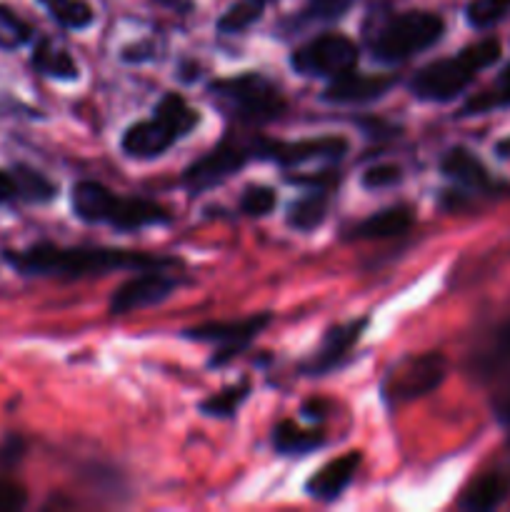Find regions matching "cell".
<instances>
[{"mask_svg": "<svg viewBox=\"0 0 510 512\" xmlns=\"http://www.w3.org/2000/svg\"><path fill=\"white\" fill-rule=\"evenodd\" d=\"M353 3L355 0H308L303 15L310 20H335L345 15Z\"/></svg>", "mask_w": 510, "mask_h": 512, "instance_id": "cell-32", "label": "cell"}, {"mask_svg": "<svg viewBox=\"0 0 510 512\" xmlns=\"http://www.w3.org/2000/svg\"><path fill=\"white\" fill-rule=\"evenodd\" d=\"M393 85V78L390 75H363L348 70V73L338 75V78L330 80V85L325 88L323 100L338 105H360L370 103L375 98H383L385 93Z\"/></svg>", "mask_w": 510, "mask_h": 512, "instance_id": "cell-15", "label": "cell"}, {"mask_svg": "<svg viewBox=\"0 0 510 512\" xmlns=\"http://www.w3.org/2000/svg\"><path fill=\"white\" fill-rule=\"evenodd\" d=\"M5 263L20 275L38 278H85V275H105L115 270H165L175 268L178 260L168 255H153L145 250L108 248V245H55L35 243L25 250H5Z\"/></svg>", "mask_w": 510, "mask_h": 512, "instance_id": "cell-1", "label": "cell"}, {"mask_svg": "<svg viewBox=\"0 0 510 512\" xmlns=\"http://www.w3.org/2000/svg\"><path fill=\"white\" fill-rule=\"evenodd\" d=\"M325 410H328V403L320 398H313V400H308L303 408H300V413H303V418H308V420H323Z\"/></svg>", "mask_w": 510, "mask_h": 512, "instance_id": "cell-36", "label": "cell"}, {"mask_svg": "<svg viewBox=\"0 0 510 512\" xmlns=\"http://www.w3.org/2000/svg\"><path fill=\"white\" fill-rule=\"evenodd\" d=\"M160 5H165V8L175 10V13H188L190 8H193V0H158Z\"/></svg>", "mask_w": 510, "mask_h": 512, "instance_id": "cell-37", "label": "cell"}, {"mask_svg": "<svg viewBox=\"0 0 510 512\" xmlns=\"http://www.w3.org/2000/svg\"><path fill=\"white\" fill-rule=\"evenodd\" d=\"M348 153V140L343 138H315V140H258V160H270L280 168L290 170L305 163H335Z\"/></svg>", "mask_w": 510, "mask_h": 512, "instance_id": "cell-11", "label": "cell"}, {"mask_svg": "<svg viewBox=\"0 0 510 512\" xmlns=\"http://www.w3.org/2000/svg\"><path fill=\"white\" fill-rule=\"evenodd\" d=\"M403 180V170L393 163H383V165H373L363 173V188L368 190H383V188H393Z\"/></svg>", "mask_w": 510, "mask_h": 512, "instance_id": "cell-31", "label": "cell"}, {"mask_svg": "<svg viewBox=\"0 0 510 512\" xmlns=\"http://www.w3.org/2000/svg\"><path fill=\"white\" fill-rule=\"evenodd\" d=\"M270 323H273V315L258 313L243 320H218V323L195 325V328H185L180 335L185 340H193V343L213 345L208 365L210 368H225L230 360L245 353Z\"/></svg>", "mask_w": 510, "mask_h": 512, "instance_id": "cell-9", "label": "cell"}, {"mask_svg": "<svg viewBox=\"0 0 510 512\" xmlns=\"http://www.w3.org/2000/svg\"><path fill=\"white\" fill-rule=\"evenodd\" d=\"M445 375H448V360L443 353L433 350V353L413 355L388 370L380 385V395L388 408H400L435 393L443 385Z\"/></svg>", "mask_w": 510, "mask_h": 512, "instance_id": "cell-7", "label": "cell"}, {"mask_svg": "<svg viewBox=\"0 0 510 512\" xmlns=\"http://www.w3.org/2000/svg\"><path fill=\"white\" fill-rule=\"evenodd\" d=\"M263 3H265V0H263Z\"/></svg>", "mask_w": 510, "mask_h": 512, "instance_id": "cell-40", "label": "cell"}, {"mask_svg": "<svg viewBox=\"0 0 510 512\" xmlns=\"http://www.w3.org/2000/svg\"><path fill=\"white\" fill-rule=\"evenodd\" d=\"M263 8H265L263 0H240V3H235L233 8L225 10L223 18L218 20V30L225 35L243 33V30H248L250 25L258 23L260 15H263Z\"/></svg>", "mask_w": 510, "mask_h": 512, "instance_id": "cell-26", "label": "cell"}, {"mask_svg": "<svg viewBox=\"0 0 510 512\" xmlns=\"http://www.w3.org/2000/svg\"><path fill=\"white\" fill-rule=\"evenodd\" d=\"M445 33V20L430 10H408L393 15L370 40V53L378 63H403L433 48Z\"/></svg>", "mask_w": 510, "mask_h": 512, "instance_id": "cell-6", "label": "cell"}, {"mask_svg": "<svg viewBox=\"0 0 510 512\" xmlns=\"http://www.w3.org/2000/svg\"><path fill=\"white\" fill-rule=\"evenodd\" d=\"M213 103L243 125H265L285 113V100L278 85L260 73H243L235 78H220L208 85Z\"/></svg>", "mask_w": 510, "mask_h": 512, "instance_id": "cell-5", "label": "cell"}, {"mask_svg": "<svg viewBox=\"0 0 510 512\" xmlns=\"http://www.w3.org/2000/svg\"><path fill=\"white\" fill-rule=\"evenodd\" d=\"M45 10L50 13V18L60 25V28L68 30H85L93 25L95 13L85 0H38Z\"/></svg>", "mask_w": 510, "mask_h": 512, "instance_id": "cell-25", "label": "cell"}, {"mask_svg": "<svg viewBox=\"0 0 510 512\" xmlns=\"http://www.w3.org/2000/svg\"><path fill=\"white\" fill-rule=\"evenodd\" d=\"M325 443L323 430H303L293 420H280L273 428V448L280 455H308Z\"/></svg>", "mask_w": 510, "mask_h": 512, "instance_id": "cell-18", "label": "cell"}, {"mask_svg": "<svg viewBox=\"0 0 510 512\" xmlns=\"http://www.w3.org/2000/svg\"><path fill=\"white\" fill-rule=\"evenodd\" d=\"M18 198V188H15V178L10 170H0V205L10 203Z\"/></svg>", "mask_w": 510, "mask_h": 512, "instance_id": "cell-35", "label": "cell"}, {"mask_svg": "<svg viewBox=\"0 0 510 512\" xmlns=\"http://www.w3.org/2000/svg\"><path fill=\"white\" fill-rule=\"evenodd\" d=\"M360 468V453H345L340 458L325 463L313 478L305 483V493L320 503H333L335 498L343 495V490L353 483L355 473Z\"/></svg>", "mask_w": 510, "mask_h": 512, "instance_id": "cell-16", "label": "cell"}, {"mask_svg": "<svg viewBox=\"0 0 510 512\" xmlns=\"http://www.w3.org/2000/svg\"><path fill=\"white\" fill-rule=\"evenodd\" d=\"M325 215H328V193H325V188H313L308 195L290 205L288 225L298 233H310V230L323 225Z\"/></svg>", "mask_w": 510, "mask_h": 512, "instance_id": "cell-20", "label": "cell"}, {"mask_svg": "<svg viewBox=\"0 0 510 512\" xmlns=\"http://www.w3.org/2000/svg\"><path fill=\"white\" fill-rule=\"evenodd\" d=\"M178 280L173 275H165L163 270H143L140 275L130 278L113 293L108 305L110 315H128L135 310L153 308L168 300L178 290Z\"/></svg>", "mask_w": 510, "mask_h": 512, "instance_id": "cell-12", "label": "cell"}, {"mask_svg": "<svg viewBox=\"0 0 510 512\" xmlns=\"http://www.w3.org/2000/svg\"><path fill=\"white\" fill-rule=\"evenodd\" d=\"M500 53L503 50H500L498 38L478 40L460 50L455 58H440L420 68L410 83V90L415 98L425 103H450L470 88L480 70L498 63Z\"/></svg>", "mask_w": 510, "mask_h": 512, "instance_id": "cell-3", "label": "cell"}, {"mask_svg": "<svg viewBox=\"0 0 510 512\" xmlns=\"http://www.w3.org/2000/svg\"><path fill=\"white\" fill-rule=\"evenodd\" d=\"M73 213L93 225H110L118 233H135L155 225H168L170 213L145 198H123L95 180H80L70 193Z\"/></svg>", "mask_w": 510, "mask_h": 512, "instance_id": "cell-2", "label": "cell"}, {"mask_svg": "<svg viewBox=\"0 0 510 512\" xmlns=\"http://www.w3.org/2000/svg\"><path fill=\"white\" fill-rule=\"evenodd\" d=\"M25 453V443L18 435H10L3 445H0V468H13Z\"/></svg>", "mask_w": 510, "mask_h": 512, "instance_id": "cell-34", "label": "cell"}, {"mask_svg": "<svg viewBox=\"0 0 510 512\" xmlns=\"http://www.w3.org/2000/svg\"><path fill=\"white\" fill-rule=\"evenodd\" d=\"M495 153H498L500 158H510V138L500 140V143L495 145Z\"/></svg>", "mask_w": 510, "mask_h": 512, "instance_id": "cell-38", "label": "cell"}, {"mask_svg": "<svg viewBox=\"0 0 510 512\" xmlns=\"http://www.w3.org/2000/svg\"><path fill=\"white\" fill-rule=\"evenodd\" d=\"M33 68L40 75H48L55 80H75L78 78V63L65 48L55 45L53 40H38L33 50Z\"/></svg>", "mask_w": 510, "mask_h": 512, "instance_id": "cell-19", "label": "cell"}, {"mask_svg": "<svg viewBox=\"0 0 510 512\" xmlns=\"http://www.w3.org/2000/svg\"><path fill=\"white\" fill-rule=\"evenodd\" d=\"M510 13V0H470L465 18L475 30H488Z\"/></svg>", "mask_w": 510, "mask_h": 512, "instance_id": "cell-28", "label": "cell"}, {"mask_svg": "<svg viewBox=\"0 0 510 512\" xmlns=\"http://www.w3.org/2000/svg\"><path fill=\"white\" fill-rule=\"evenodd\" d=\"M358 45L340 33H325L310 43L300 45L290 55L295 73L308 78H338L358 65Z\"/></svg>", "mask_w": 510, "mask_h": 512, "instance_id": "cell-10", "label": "cell"}, {"mask_svg": "<svg viewBox=\"0 0 510 512\" xmlns=\"http://www.w3.org/2000/svg\"><path fill=\"white\" fill-rule=\"evenodd\" d=\"M250 395V380H240V383L228 385L220 393H213L210 398L200 400L198 410L208 418H233L238 413L240 405L248 400Z\"/></svg>", "mask_w": 510, "mask_h": 512, "instance_id": "cell-24", "label": "cell"}, {"mask_svg": "<svg viewBox=\"0 0 510 512\" xmlns=\"http://www.w3.org/2000/svg\"><path fill=\"white\" fill-rule=\"evenodd\" d=\"M10 173L15 178L18 198L25 200V203H50L55 198V193H58L53 180H48L35 168H28V165H15Z\"/></svg>", "mask_w": 510, "mask_h": 512, "instance_id": "cell-23", "label": "cell"}, {"mask_svg": "<svg viewBox=\"0 0 510 512\" xmlns=\"http://www.w3.org/2000/svg\"><path fill=\"white\" fill-rule=\"evenodd\" d=\"M33 38V28L8 5H0V48L18 50Z\"/></svg>", "mask_w": 510, "mask_h": 512, "instance_id": "cell-27", "label": "cell"}, {"mask_svg": "<svg viewBox=\"0 0 510 512\" xmlns=\"http://www.w3.org/2000/svg\"><path fill=\"white\" fill-rule=\"evenodd\" d=\"M258 140L255 138H238V135H225L215 148H210L203 158H198L195 163H190L183 173V185L193 195L205 193V190L215 188L223 180H228L230 175L238 173L240 168L250 163V160H258Z\"/></svg>", "mask_w": 510, "mask_h": 512, "instance_id": "cell-8", "label": "cell"}, {"mask_svg": "<svg viewBox=\"0 0 510 512\" xmlns=\"http://www.w3.org/2000/svg\"><path fill=\"white\" fill-rule=\"evenodd\" d=\"M498 80H500V83H510V65H505L503 73L498 75Z\"/></svg>", "mask_w": 510, "mask_h": 512, "instance_id": "cell-39", "label": "cell"}, {"mask_svg": "<svg viewBox=\"0 0 510 512\" xmlns=\"http://www.w3.org/2000/svg\"><path fill=\"white\" fill-rule=\"evenodd\" d=\"M495 108H510V83H495L485 93L473 95L468 103L460 108V115H483Z\"/></svg>", "mask_w": 510, "mask_h": 512, "instance_id": "cell-29", "label": "cell"}, {"mask_svg": "<svg viewBox=\"0 0 510 512\" xmlns=\"http://www.w3.org/2000/svg\"><path fill=\"white\" fill-rule=\"evenodd\" d=\"M440 170H443V175H448L450 180H455L460 188L470 190V193L505 195L510 190V185L498 183V180L490 178L488 168H485L468 148H450L448 153L443 155V160H440Z\"/></svg>", "mask_w": 510, "mask_h": 512, "instance_id": "cell-14", "label": "cell"}, {"mask_svg": "<svg viewBox=\"0 0 510 512\" xmlns=\"http://www.w3.org/2000/svg\"><path fill=\"white\" fill-rule=\"evenodd\" d=\"M200 123V113L178 93H165L153 108V118L125 128L120 148L128 158L153 160L173 148Z\"/></svg>", "mask_w": 510, "mask_h": 512, "instance_id": "cell-4", "label": "cell"}, {"mask_svg": "<svg viewBox=\"0 0 510 512\" xmlns=\"http://www.w3.org/2000/svg\"><path fill=\"white\" fill-rule=\"evenodd\" d=\"M505 498V480L498 473H488L475 480L465 495L460 498V508L468 512H485L493 510L503 503Z\"/></svg>", "mask_w": 510, "mask_h": 512, "instance_id": "cell-22", "label": "cell"}, {"mask_svg": "<svg viewBox=\"0 0 510 512\" xmlns=\"http://www.w3.org/2000/svg\"><path fill=\"white\" fill-rule=\"evenodd\" d=\"M275 205H278V195L268 185H250L240 195V210L250 218H265L268 213H273Z\"/></svg>", "mask_w": 510, "mask_h": 512, "instance_id": "cell-30", "label": "cell"}, {"mask_svg": "<svg viewBox=\"0 0 510 512\" xmlns=\"http://www.w3.org/2000/svg\"><path fill=\"white\" fill-rule=\"evenodd\" d=\"M28 505V493L20 483L8 478H0V512L23 510Z\"/></svg>", "mask_w": 510, "mask_h": 512, "instance_id": "cell-33", "label": "cell"}, {"mask_svg": "<svg viewBox=\"0 0 510 512\" xmlns=\"http://www.w3.org/2000/svg\"><path fill=\"white\" fill-rule=\"evenodd\" d=\"M370 318H358V320H350V323L343 325H335L330 328L328 333L323 335L320 340L318 350L313 353V358L300 368L303 375H328L348 358L350 350L355 348L360 338H363L365 328H368Z\"/></svg>", "mask_w": 510, "mask_h": 512, "instance_id": "cell-13", "label": "cell"}, {"mask_svg": "<svg viewBox=\"0 0 510 512\" xmlns=\"http://www.w3.org/2000/svg\"><path fill=\"white\" fill-rule=\"evenodd\" d=\"M488 373L493 375V378L503 380V393H500L498 410H500V418H503L505 425L510 428V325L500 330L493 348H490Z\"/></svg>", "mask_w": 510, "mask_h": 512, "instance_id": "cell-21", "label": "cell"}, {"mask_svg": "<svg viewBox=\"0 0 510 512\" xmlns=\"http://www.w3.org/2000/svg\"><path fill=\"white\" fill-rule=\"evenodd\" d=\"M410 225H413V210L408 205H393V208L378 210L370 218L360 220L348 230V235L355 240L398 238V235L408 233Z\"/></svg>", "mask_w": 510, "mask_h": 512, "instance_id": "cell-17", "label": "cell"}]
</instances>
